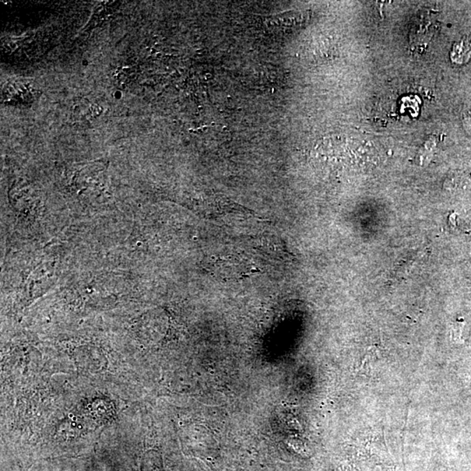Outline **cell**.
I'll return each mask as SVG.
<instances>
[{"label": "cell", "instance_id": "6da1fadb", "mask_svg": "<svg viewBox=\"0 0 471 471\" xmlns=\"http://www.w3.org/2000/svg\"><path fill=\"white\" fill-rule=\"evenodd\" d=\"M209 265L213 276L222 281L242 280L259 273L258 267L237 254L213 256Z\"/></svg>", "mask_w": 471, "mask_h": 471}, {"label": "cell", "instance_id": "7a4b0ae2", "mask_svg": "<svg viewBox=\"0 0 471 471\" xmlns=\"http://www.w3.org/2000/svg\"><path fill=\"white\" fill-rule=\"evenodd\" d=\"M471 57V43L469 41L463 40L453 45L451 52L452 61L458 64H463Z\"/></svg>", "mask_w": 471, "mask_h": 471}]
</instances>
